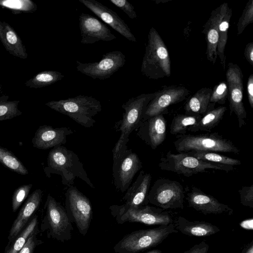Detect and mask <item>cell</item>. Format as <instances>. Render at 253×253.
<instances>
[{
  "instance_id": "obj_30",
  "label": "cell",
  "mask_w": 253,
  "mask_h": 253,
  "mask_svg": "<svg viewBox=\"0 0 253 253\" xmlns=\"http://www.w3.org/2000/svg\"><path fill=\"white\" fill-rule=\"evenodd\" d=\"M0 163L8 169L25 175L28 174V170L21 161L11 151L0 146Z\"/></svg>"
},
{
  "instance_id": "obj_45",
  "label": "cell",
  "mask_w": 253,
  "mask_h": 253,
  "mask_svg": "<svg viewBox=\"0 0 253 253\" xmlns=\"http://www.w3.org/2000/svg\"><path fill=\"white\" fill-rule=\"evenodd\" d=\"M240 253H253V240L245 246Z\"/></svg>"
},
{
  "instance_id": "obj_12",
  "label": "cell",
  "mask_w": 253,
  "mask_h": 253,
  "mask_svg": "<svg viewBox=\"0 0 253 253\" xmlns=\"http://www.w3.org/2000/svg\"><path fill=\"white\" fill-rule=\"evenodd\" d=\"M226 84L228 86L230 113L236 116L239 127L241 128L246 125L247 112L243 102V75L239 66L231 62L227 64L226 71Z\"/></svg>"
},
{
  "instance_id": "obj_25",
  "label": "cell",
  "mask_w": 253,
  "mask_h": 253,
  "mask_svg": "<svg viewBox=\"0 0 253 253\" xmlns=\"http://www.w3.org/2000/svg\"><path fill=\"white\" fill-rule=\"evenodd\" d=\"M212 89L203 87L197 91L186 102L184 109L187 114L203 116L214 108V104L210 103Z\"/></svg>"
},
{
  "instance_id": "obj_44",
  "label": "cell",
  "mask_w": 253,
  "mask_h": 253,
  "mask_svg": "<svg viewBox=\"0 0 253 253\" xmlns=\"http://www.w3.org/2000/svg\"><path fill=\"white\" fill-rule=\"evenodd\" d=\"M4 4L12 8H19L21 6L20 1L18 0L6 1L4 2Z\"/></svg>"
},
{
  "instance_id": "obj_14",
  "label": "cell",
  "mask_w": 253,
  "mask_h": 253,
  "mask_svg": "<svg viewBox=\"0 0 253 253\" xmlns=\"http://www.w3.org/2000/svg\"><path fill=\"white\" fill-rule=\"evenodd\" d=\"M190 91L182 85H165L155 92V95L145 110L142 121L168 113V108L185 100Z\"/></svg>"
},
{
  "instance_id": "obj_20",
  "label": "cell",
  "mask_w": 253,
  "mask_h": 253,
  "mask_svg": "<svg viewBox=\"0 0 253 253\" xmlns=\"http://www.w3.org/2000/svg\"><path fill=\"white\" fill-rule=\"evenodd\" d=\"M135 132L146 144L156 149L166 139L167 121L163 115L155 116L142 122Z\"/></svg>"
},
{
  "instance_id": "obj_29",
  "label": "cell",
  "mask_w": 253,
  "mask_h": 253,
  "mask_svg": "<svg viewBox=\"0 0 253 253\" xmlns=\"http://www.w3.org/2000/svg\"><path fill=\"white\" fill-rule=\"evenodd\" d=\"M199 160L218 165L238 166L241 164L240 160L218 153L208 151H191L186 152Z\"/></svg>"
},
{
  "instance_id": "obj_24",
  "label": "cell",
  "mask_w": 253,
  "mask_h": 253,
  "mask_svg": "<svg viewBox=\"0 0 253 253\" xmlns=\"http://www.w3.org/2000/svg\"><path fill=\"white\" fill-rule=\"evenodd\" d=\"M175 229L183 234L203 237L215 234L220 231L216 226L205 221H190L179 216L174 221Z\"/></svg>"
},
{
  "instance_id": "obj_46",
  "label": "cell",
  "mask_w": 253,
  "mask_h": 253,
  "mask_svg": "<svg viewBox=\"0 0 253 253\" xmlns=\"http://www.w3.org/2000/svg\"><path fill=\"white\" fill-rule=\"evenodd\" d=\"M162 252L161 250L159 249H153L152 250H150L145 253H162Z\"/></svg>"
},
{
  "instance_id": "obj_23",
  "label": "cell",
  "mask_w": 253,
  "mask_h": 253,
  "mask_svg": "<svg viewBox=\"0 0 253 253\" xmlns=\"http://www.w3.org/2000/svg\"><path fill=\"white\" fill-rule=\"evenodd\" d=\"M42 193L41 189H37L28 197L12 225L9 232V239H13L17 236L33 214L38 209L42 200Z\"/></svg>"
},
{
  "instance_id": "obj_31",
  "label": "cell",
  "mask_w": 253,
  "mask_h": 253,
  "mask_svg": "<svg viewBox=\"0 0 253 253\" xmlns=\"http://www.w3.org/2000/svg\"><path fill=\"white\" fill-rule=\"evenodd\" d=\"M37 224V217H35L20 233L7 253H18L24 246L29 237L34 232Z\"/></svg>"
},
{
  "instance_id": "obj_35",
  "label": "cell",
  "mask_w": 253,
  "mask_h": 253,
  "mask_svg": "<svg viewBox=\"0 0 253 253\" xmlns=\"http://www.w3.org/2000/svg\"><path fill=\"white\" fill-rule=\"evenodd\" d=\"M238 192L241 204L253 208V184L250 186H242Z\"/></svg>"
},
{
  "instance_id": "obj_41",
  "label": "cell",
  "mask_w": 253,
  "mask_h": 253,
  "mask_svg": "<svg viewBox=\"0 0 253 253\" xmlns=\"http://www.w3.org/2000/svg\"><path fill=\"white\" fill-rule=\"evenodd\" d=\"M244 56L247 61L253 65V42L247 43L244 50Z\"/></svg>"
},
{
  "instance_id": "obj_39",
  "label": "cell",
  "mask_w": 253,
  "mask_h": 253,
  "mask_svg": "<svg viewBox=\"0 0 253 253\" xmlns=\"http://www.w3.org/2000/svg\"><path fill=\"white\" fill-rule=\"evenodd\" d=\"M34 237L35 234L31 235L24 246L18 253H33L36 246V240Z\"/></svg>"
},
{
  "instance_id": "obj_43",
  "label": "cell",
  "mask_w": 253,
  "mask_h": 253,
  "mask_svg": "<svg viewBox=\"0 0 253 253\" xmlns=\"http://www.w3.org/2000/svg\"><path fill=\"white\" fill-rule=\"evenodd\" d=\"M6 38L8 42L11 44H14L17 42L16 36L12 31H9L6 33Z\"/></svg>"
},
{
  "instance_id": "obj_42",
  "label": "cell",
  "mask_w": 253,
  "mask_h": 253,
  "mask_svg": "<svg viewBox=\"0 0 253 253\" xmlns=\"http://www.w3.org/2000/svg\"><path fill=\"white\" fill-rule=\"evenodd\" d=\"M253 219L250 218L242 221L240 223V225L241 227L246 229L252 230L253 227Z\"/></svg>"
},
{
  "instance_id": "obj_34",
  "label": "cell",
  "mask_w": 253,
  "mask_h": 253,
  "mask_svg": "<svg viewBox=\"0 0 253 253\" xmlns=\"http://www.w3.org/2000/svg\"><path fill=\"white\" fill-rule=\"evenodd\" d=\"M31 183L24 184L18 187L14 192L12 199V209L13 211H16L28 197L32 189Z\"/></svg>"
},
{
  "instance_id": "obj_18",
  "label": "cell",
  "mask_w": 253,
  "mask_h": 253,
  "mask_svg": "<svg viewBox=\"0 0 253 253\" xmlns=\"http://www.w3.org/2000/svg\"><path fill=\"white\" fill-rule=\"evenodd\" d=\"M79 27L82 44H92L99 41L109 42L117 38L105 24L88 14H80Z\"/></svg>"
},
{
  "instance_id": "obj_2",
  "label": "cell",
  "mask_w": 253,
  "mask_h": 253,
  "mask_svg": "<svg viewBox=\"0 0 253 253\" xmlns=\"http://www.w3.org/2000/svg\"><path fill=\"white\" fill-rule=\"evenodd\" d=\"M142 74L149 79L158 80L171 75V61L167 46L159 34L152 27L148 35L141 67Z\"/></svg>"
},
{
  "instance_id": "obj_36",
  "label": "cell",
  "mask_w": 253,
  "mask_h": 253,
  "mask_svg": "<svg viewBox=\"0 0 253 253\" xmlns=\"http://www.w3.org/2000/svg\"><path fill=\"white\" fill-rule=\"evenodd\" d=\"M114 5L123 11L131 19L137 17L134 7L126 0H110Z\"/></svg>"
},
{
  "instance_id": "obj_1",
  "label": "cell",
  "mask_w": 253,
  "mask_h": 253,
  "mask_svg": "<svg viewBox=\"0 0 253 253\" xmlns=\"http://www.w3.org/2000/svg\"><path fill=\"white\" fill-rule=\"evenodd\" d=\"M44 171L47 177L51 174L60 175L62 183L68 187L73 186L78 177L94 188L78 155L63 146L54 147L49 151Z\"/></svg>"
},
{
  "instance_id": "obj_19",
  "label": "cell",
  "mask_w": 253,
  "mask_h": 253,
  "mask_svg": "<svg viewBox=\"0 0 253 253\" xmlns=\"http://www.w3.org/2000/svg\"><path fill=\"white\" fill-rule=\"evenodd\" d=\"M79 1L126 39L131 42H136L129 27L115 11L96 0Z\"/></svg>"
},
{
  "instance_id": "obj_6",
  "label": "cell",
  "mask_w": 253,
  "mask_h": 253,
  "mask_svg": "<svg viewBox=\"0 0 253 253\" xmlns=\"http://www.w3.org/2000/svg\"><path fill=\"white\" fill-rule=\"evenodd\" d=\"M175 150L179 153L191 151H208L231 153L238 154L240 149L229 139L217 132L197 135H177L173 142Z\"/></svg>"
},
{
  "instance_id": "obj_22",
  "label": "cell",
  "mask_w": 253,
  "mask_h": 253,
  "mask_svg": "<svg viewBox=\"0 0 253 253\" xmlns=\"http://www.w3.org/2000/svg\"><path fill=\"white\" fill-rule=\"evenodd\" d=\"M228 6L227 2H224L213 10L202 31V33L205 35L207 42V58L213 65L215 64L217 58L216 49L218 40V24Z\"/></svg>"
},
{
  "instance_id": "obj_3",
  "label": "cell",
  "mask_w": 253,
  "mask_h": 253,
  "mask_svg": "<svg viewBox=\"0 0 253 253\" xmlns=\"http://www.w3.org/2000/svg\"><path fill=\"white\" fill-rule=\"evenodd\" d=\"M174 223L146 229H140L125 235L114 246L116 253H139L161 244L169 235L177 233Z\"/></svg>"
},
{
  "instance_id": "obj_38",
  "label": "cell",
  "mask_w": 253,
  "mask_h": 253,
  "mask_svg": "<svg viewBox=\"0 0 253 253\" xmlns=\"http://www.w3.org/2000/svg\"><path fill=\"white\" fill-rule=\"evenodd\" d=\"M210 248L209 245L204 240L196 244L183 253H207Z\"/></svg>"
},
{
  "instance_id": "obj_4",
  "label": "cell",
  "mask_w": 253,
  "mask_h": 253,
  "mask_svg": "<svg viewBox=\"0 0 253 253\" xmlns=\"http://www.w3.org/2000/svg\"><path fill=\"white\" fill-rule=\"evenodd\" d=\"M46 105L86 128L94 126L96 121L93 117L102 110L99 100L92 96L83 95L50 101Z\"/></svg>"
},
{
  "instance_id": "obj_37",
  "label": "cell",
  "mask_w": 253,
  "mask_h": 253,
  "mask_svg": "<svg viewBox=\"0 0 253 253\" xmlns=\"http://www.w3.org/2000/svg\"><path fill=\"white\" fill-rule=\"evenodd\" d=\"M20 114L14 105L0 104V121L11 119Z\"/></svg>"
},
{
  "instance_id": "obj_16",
  "label": "cell",
  "mask_w": 253,
  "mask_h": 253,
  "mask_svg": "<svg viewBox=\"0 0 253 253\" xmlns=\"http://www.w3.org/2000/svg\"><path fill=\"white\" fill-rule=\"evenodd\" d=\"M114 217L119 224L128 222L148 225H162L174 222L172 217L169 212L148 205L137 209H129Z\"/></svg>"
},
{
  "instance_id": "obj_13",
  "label": "cell",
  "mask_w": 253,
  "mask_h": 253,
  "mask_svg": "<svg viewBox=\"0 0 253 253\" xmlns=\"http://www.w3.org/2000/svg\"><path fill=\"white\" fill-rule=\"evenodd\" d=\"M152 176L150 173L141 170L135 181L130 185L122 199L124 202L121 205H112L109 207L111 215L123 213L129 209H137L147 205V196Z\"/></svg>"
},
{
  "instance_id": "obj_10",
  "label": "cell",
  "mask_w": 253,
  "mask_h": 253,
  "mask_svg": "<svg viewBox=\"0 0 253 253\" xmlns=\"http://www.w3.org/2000/svg\"><path fill=\"white\" fill-rule=\"evenodd\" d=\"M45 208L42 228L48 231V236L61 242L70 240L73 227L65 208L49 194Z\"/></svg>"
},
{
  "instance_id": "obj_7",
  "label": "cell",
  "mask_w": 253,
  "mask_h": 253,
  "mask_svg": "<svg viewBox=\"0 0 253 253\" xmlns=\"http://www.w3.org/2000/svg\"><path fill=\"white\" fill-rule=\"evenodd\" d=\"M158 166L163 170L171 171L186 177H190L208 169H216L229 172L233 166L218 165L198 159L188 153H172L170 150L163 156Z\"/></svg>"
},
{
  "instance_id": "obj_40",
  "label": "cell",
  "mask_w": 253,
  "mask_h": 253,
  "mask_svg": "<svg viewBox=\"0 0 253 253\" xmlns=\"http://www.w3.org/2000/svg\"><path fill=\"white\" fill-rule=\"evenodd\" d=\"M247 95L249 104L253 108V74L248 78L247 84Z\"/></svg>"
},
{
  "instance_id": "obj_9",
  "label": "cell",
  "mask_w": 253,
  "mask_h": 253,
  "mask_svg": "<svg viewBox=\"0 0 253 253\" xmlns=\"http://www.w3.org/2000/svg\"><path fill=\"white\" fill-rule=\"evenodd\" d=\"M65 210L71 222L74 223L80 233L85 236L92 219L93 210L89 199L76 187H68L65 193Z\"/></svg>"
},
{
  "instance_id": "obj_15",
  "label": "cell",
  "mask_w": 253,
  "mask_h": 253,
  "mask_svg": "<svg viewBox=\"0 0 253 253\" xmlns=\"http://www.w3.org/2000/svg\"><path fill=\"white\" fill-rule=\"evenodd\" d=\"M126 56L120 51H112L102 55L98 61L81 63L77 60V70L93 79L104 80L109 78L126 63Z\"/></svg>"
},
{
  "instance_id": "obj_8",
  "label": "cell",
  "mask_w": 253,
  "mask_h": 253,
  "mask_svg": "<svg viewBox=\"0 0 253 253\" xmlns=\"http://www.w3.org/2000/svg\"><path fill=\"white\" fill-rule=\"evenodd\" d=\"M185 197L183 186L179 182L168 179H157L149 190V203L164 210L183 209Z\"/></svg>"
},
{
  "instance_id": "obj_5",
  "label": "cell",
  "mask_w": 253,
  "mask_h": 253,
  "mask_svg": "<svg viewBox=\"0 0 253 253\" xmlns=\"http://www.w3.org/2000/svg\"><path fill=\"white\" fill-rule=\"evenodd\" d=\"M154 95L155 92L143 93L130 98L123 104L122 107L124 112L118 129L121 132V135L112 150L113 158L128 148L127 143L129 136L133 131L136 130L142 122L146 108Z\"/></svg>"
},
{
  "instance_id": "obj_33",
  "label": "cell",
  "mask_w": 253,
  "mask_h": 253,
  "mask_svg": "<svg viewBox=\"0 0 253 253\" xmlns=\"http://www.w3.org/2000/svg\"><path fill=\"white\" fill-rule=\"evenodd\" d=\"M228 90L226 82L222 81L216 84L212 89L210 103L223 105L228 98Z\"/></svg>"
},
{
  "instance_id": "obj_26",
  "label": "cell",
  "mask_w": 253,
  "mask_h": 253,
  "mask_svg": "<svg viewBox=\"0 0 253 253\" xmlns=\"http://www.w3.org/2000/svg\"><path fill=\"white\" fill-rule=\"evenodd\" d=\"M226 110V107L221 106L208 111L197 124L189 128L188 131H211L220 122Z\"/></svg>"
},
{
  "instance_id": "obj_32",
  "label": "cell",
  "mask_w": 253,
  "mask_h": 253,
  "mask_svg": "<svg viewBox=\"0 0 253 253\" xmlns=\"http://www.w3.org/2000/svg\"><path fill=\"white\" fill-rule=\"evenodd\" d=\"M253 22V0L246 3L237 24V33L241 34L248 25Z\"/></svg>"
},
{
  "instance_id": "obj_27",
  "label": "cell",
  "mask_w": 253,
  "mask_h": 253,
  "mask_svg": "<svg viewBox=\"0 0 253 253\" xmlns=\"http://www.w3.org/2000/svg\"><path fill=\"white\" fill-rule=\"evenodd\" d=\"M232 14V9L228 5L218 26V40L216 49L217 55L220 59V64L224 70L225 69L226 64V56L224 52L227 41V33Z\"/></svg>"
},
{
  "instance_id": "obj_17",
  "label": "cell",
  "mask_w": 253,
  "mask_h": 253,
  "mask_svg": "<svg viewBox=\"0 0 253 253\" xmlns=\"http://www.w3.org/2000/svg\"><path fill=\"white\" fill-rule=\"evenodd\" d=\"M186 199L188 206L204 214H226L231 215L233 210L228 205L219 202L211 195L193 186L187 193Z\"/></svg>"
},
{
  "instance_id": "obj_11",
  "label": "cell",
  "mask_w": 253,
  "mask_h": 253,
  "mask_svg": "<svg viewBox=\"0 0 253 253\" xmlns=\"http://www.w3.org/2000/svg\"><path fill=\"white\" fill-rule=\"evenodd\" d=\"M113 178L116 189L126 192L142 164L138 155L128 148L113 157Z\"/></svg>"
},
{
  "instance_id": "obj_21",
  "label": "cell",
  "mask_w": 253,
  "mask_h": 253,
  "mask_svg": "<svg viewBox=\"0 0 253 253\" xmlns=\"http://www.w3.org/2000/svg\"><path fill=\"white\" fill-rule=\"evenodd\" d=\"M73 133L69 127L54 128L50 126L42 125L35 132L32 143L36 148L43 150L53 148L65 144L67 136Z\"/></svg>"
},
{
  "instance_id": "obj_28",
  "label": "cell",
  "mask_w": 253,
  "mask_h": 253,
  "mask_svg": "<svg viewBox=\"0 0 253 253\" xmlns=\"http://www.w3.org/2000/svg\"><path fill=\"white\" fill-rule=\"evenodd\" d=\"M202 118L199 115L177 114L172 120L170 132L173 135L185 134L189 128L197 124Z\"/></svg>"
}]
</instances>
